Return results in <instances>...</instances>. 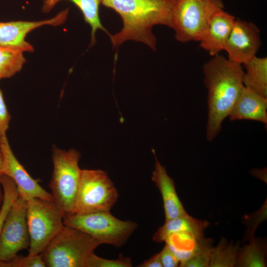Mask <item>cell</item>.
Here are the masks:
<instances>
[{
	"label": "cell",
	"mask_w": 267,
	"mask_h": 267,
	"mask_svg": "<svg viewBox=\"0 0 267 267\" xmlns=\"http://www.w3.org/2000/svg\"><path fill=\"white\" fill-rule=\"evenodd\" d=\"M64 0H44L41 10L43 13L49 12L60 1ZM72 2L80 10L85 21L91 27V43L92 45L96 42L95 34L97 30L110 34L101 23L99 15V7L101 0H68Z\"/></svg>",
	"instance_id": "cell-17"
},
{
	"label": "cell",
	"mask_w": 267,
	"mask_h": 267,
	"mask_svg": "<svg viewBox=\"0 0 267 267\" xmlns=\"http://www.w3.org/2000/svg\"><path fill=\"white\" fill-rule=\"evenodd\" d=\"M239 242H229L221 237L218 245L213 247L211 253L209 267H235Z\"/></svg>",
	"instance_id": "cell-20"
},
{
	"label": "cell",
	"mask_w": 267,
	"mask_h": 267,
	"mask_svg": "<svg viewBox=\"0 0 267 267\" xmlns=\"http://www.w3.org/2000/svg\"><path fill=\"white\" fill-rule=\"evenodd\" d=\"M11 116L5 103L3 96L0 89V136L6 135Z\"/></svg>",
	"instance_id": "cell-27"
},
{
	"label": "cell",
	"mask_w": 267,
	"mask_h": 267,
	"mask_svg": "<svg viewBox=\"0 0 267 267\" xmlns=\"http://www.w3.org/2000/svg\"><path fill=\"white\" fill-rule=\"evenodd\" d=\"M174 0H101L104 6L121 16L123 27L110 38L113 46L134 40L143 43L156 49V40L152 27L156 25L171 27Z\"/></svg>",
	"instance_id": "cell-2"
},
{
	"label": "cell",
	"mask_w": 267,
	"mask_h": 267,
	"mask_svg": "<svg viewBox=\"0 0 267 267\" xmlns=\"http://www.w3.org/2000/svg\"><path fill=\"white\" fill-rule=\"evenodd\" d=\"M63 223L89 234L100 245L116 247L124 245L137 227L135 222L120 220L110 211L72 214L63 219Z\"/></svg>",
	"instance_id": "cell-6"
},
{
	"label": "cell",
	"mask_w": 267,
	"mask_h": 267,
	"mask_svg": "<svg viewBox=\"0 0 267 267\" xmlns=\"http://www.w3.org/2000/svg\"><path fill=\"white\" fill-rule=\"evenodd\" d=\"M0 267H45L40 254L24 256L18 254L11 259L0 261Z\"/></svg>",
	"instance_id": "cell-26"
},
{
	"label": "cell",
	"mask_w": 267,
	"mask_h": 267,
	"mask_svg": "<svg viewBox=\"0 0 267 267\" xmlns=\"http://www.w3.org/2000/svg\"><path fill=\"white\" fill-rule=\"evenodd\" d=\"M118 197V191L106 172L82 169L72 214L110 211Z\"/></svg>",
	"instance_id": "cell-8"
},
{
	"label": "cell",
	"mask_w": 267,
	"mask_h": 267,
	"mask_svg": "<svg viewBox=\"0 0 267 267\" xmlns=\"http://www.w3.org/2000/svg\"><path fill=\"white\" fill-rule=\"evenodd\" d=\"M100 245L86 232L64 225L40 255L45 267H86L88 258Z\"/></svg>",
	"instance_id": "cell-3"
},
{
	"label": "cell",
	"mask_w": 267,
	"mask_h": 267,
	"mask_svg": "<svg viewBox=\"0 0 267 267\" xmlns=\"http://www.w3.org/2000/svg\"><path fill=\"white\" fill-rule=\"evenodd\" d=\"M139 267H163L160 258L159 253H158L152 257L143 261L139 265Z\"/></svg>",
	"instance_id": "cell-29"
},
{
	"label": "cell",
	"mask_w": 267,
	"mask_h": 267,
	"mask_svg": "<svg viewBox=\"0 0 267 267\" xmlns=\"http://www.w3.org/2000/svg\"><path fill=\"white\" fill-rule=\"evenodd\" d=\"M26 213L27 200L19 196L7 215L0 235V261L8 260L19 251L28 249Z\"/></svg>",
	"instance_id": "cell-9"
},
{
	"label": "cell",
	"mask_w": 267,
	"mask_h": 267,
	"mask_svg": "<svg viewBox=\"0 0 267 267\" xmlns=\"http://www.w3.org/2000/svg\"><path fill=\"white\" fill-rule=\"evenodd\" d=\"M30 237L28 255L40 254L64 226L63 215L53 200L32 198L27 200Z\"/></svg>",
	"instance_id": "cell-7"
},
{
	"label": "cell",
	"mask_w": 267,
	"mask_h": 267,
	"mask_svg": "<svg viewBox=\"0 0 267 267\" xmlns=\"http://www.w3.org/2000/svg\"><path fill=\"white\" fill-rule=\"evenodd\" d=\"M69 9H65L50 19L40 21L0 22V46L10 47L23 52H33L34 47L26 40L29 33L44 25L59 26L66 20Z\"/></svg>",
	"instance_id": "cell-12"
},
{
	"label": "cell",
	"mask_w": 267,
	"mask_h": 267,
	"mask_svg": "<svg viewBox=\"0 0 267 267\" xmlns=\"http://www.w3.org/2000/svg\"><path fill=\"white\" fill-rule=\"evenodd\" d=\"M203 72L208 90L206 137L212 141L221 132L244 87V71L241 65L218 54L204 65Z\"/></svg>",
	"instance_id": "cell-1"
},
{
	"label": "cell",
	"mask_w": 267,
	"mask_h": 267,
	"mask_svg": "<svg viewBox=\"0 0 267 267\" xmlns=\"http://www.w3.org/2000/svg\"><path fill=\"white\" fill-rule=\"evenodd\" d=\"M153 152L155 163L151 179L161 193L165 221L187 214L178 195L174 180L169 176L165 167L158 160L153 150Z\"/></svg>",
	"instance_id": "cell-14"
},
{
	"label": "cell",
	"mask_w": 267,
	"mask_h": 267,
	"mask_svg": "<svg viewBox=\"0 0 267 267\" xmlns=\"http://www.w3.org/2000/svg\"><path fill=\"white\" fill-rule=\"evenodd\" d=\"M213 242L212 238L204 237L200 239L192 255L180 263L179 267H209Z\"/></svg>",
	"instance_id": "cell-22"
},
{
	"label": "cell",
	"mask_w": 267,
	"mask_h": 267,
	"mask_svg": "<svg viewBox=\"0 0 267 267\" xmlns=\"http://www.w3.org/2000/svg\"><path fill=\"white\" fill-rule=\"evenodd\" d=\"M261 44L257 26L252 22L235 18L224 50L230 60L242 65L256 56Z\"/></svg>",
	"instance_id": "cell-11"
},
{
	"label": "cell",
	"mask_w": 267,
	"mask_h": 267,
	"mask_svg": "<svg viewBox=\"0 0 267 267\" xmlns=\"http://www.w3.org/2000/svg\"><path fill=\"white\" fill-rule=\"evenodd\" d=\"M161 262L163 267H177L179 266V261L166 244L159 252Z\"/></svg>",
	"instance_id": "cell-28"
},
{
	"label": "cell",
	"mask_w": 267,
	"mask_h": 267,
	"mask_svg": "<svg viewBox=\"0 0 267 267\" xmlns=\"http://www.w3.org/2000/svg\"><path fill=\"white\" fill-rule=\"evenodd\" d=\"M230 121L248 120L267 124V97L244 87L228 117Z\"/></svg>",
	"instance_id": "cell-15"
},
{
	"label": "cell",
	"mask_w": 267,
	"mask_h": 267,
	"mask_svg": "<svg viewBox=\"0 0 267 267\" xmlns=\"http://www.w3.org/2000/svg\"><path fill=\"white\" fill-rule=\"evenodd\" d=\"M3 168V156L2 151L0 146V179L1 176L3 175L2 172Z\"/></svg>",
	"instance_id": "cell-31"
},
{
	"label": "cell",
	"mask_w": 267,
	"mask_h": 267,
	"mask_svg": "<svg viewBox=\"0 0 267 267\" xmlns=\"http://www.w3.org/2000/svg\"><path fill=\"white\" fill-rule=\"evenodd\" d=\"M3 199L0 207V235L7 215L14 201L19 197L17 186L9 177L3 175L0 179Z\"/></svg>",
	"instance_id": "cell-23"
},
{
	"label": "cell",
	"mask_w": 267,
	"mask_h": 267,
	"mask_svg": "<svg viewBox=\"0 0 267 267\" xmlns=\"http://www.w3.org/2000/svg\"><path fill=\"white\" fill-rule=\"evenodd\" d=\"M0 146L3 156V174L14 181L19 196L26 200L32 198L53 200L51 194L44 189L17 159L6 135L0 136Z\"/></svg>",
	"instance_id": "cell-10"
},
{
	"label": "cell",
	"mask_w": 267,
	"mask_h": 267,
	"mask_svg": "<svg viewBox=\"0 0 267 267\" xmlns=\"http://www.w3.org/2000/svg\"><path fill=\"white\" fill-rule=\"evenodd\" d=\"M224 9L222 0H174L171 28L178 42L199 41L212 17Z\"/></svg>",
	"instance_id": "cell-5"
},
{
	"label": "cell",
	"mask_w": 267,
	"mask_h": 267,
	"mask_svg": "<svg viewBox=\"0 0 267 267\" xmlns=\"http://www.w3.org/2000/svg\"><path fill=\"white\" fill-rule=\"evenodd\" d=\"M250 174L254 177L263 181L267 183V168H254L250 171Z\"/></svg>",
	"instance_id": "cell-30"
},
{
	"label": "cell",
	"mask_w": 267,
	"mask_h": 267,
	"mask_svg": "<svg viewBox=\"0 0 267 267\" xmlns=\"http://www.w3.org/2000/svg\"><path fill=\"white\" fill-rule=\"evenodd\" d=\"M210 223L206 220L193 218L187 213L165 221V223L157 230L152 239L154 242H165L171 235L177 233H189L198 238L204 237V231Z\"/></svg>",
	"instance_id": "cell-16"
},
{
	"label": "cell",
	"mask_w": 267,
	"mask_h": 267,
	"mask_svg": "<svg viewBox=\"0 0 267 267\" xmlns=\"http://www.w3.org/2000/svg\"><path fill=\"white\" fill-rule=\"evenodd\" d=\"M235 20L234 16L224 9L215 13L199 41L200 47L212 56L220 54L224 50Z\"/></svg>",
	"instance_id": "cell-13"
},
{
	"label": "cell",
	"mask_w": 267,
	"mask_h": 267,
	"mask_svg": "<svg viewBox=\"0 0 267 267\" xmlns=\"http://www.w3.org/2000/svg\"><path fill=\"white\" fill-rule=\"evenodd\" d=\"M80 157V152L74 149L66 150L55 146L52 149L53 171L49 187L63 219L73 214L82 170L79 166Z\"/></svg>",
	"instance_id": "cell-4"
},
{
	"label": "cell",
	"mask_w": 267,
	"mask_h": 267,
	"mask_svg": "<svg viewBox=\"0 0 267 267\" xmlns=\"http://www.w3.org/2000/svg\"><path fill=\"white\" fill-rule=\"evenodd\" d=\"M132 262L130 257L121 254L116 259H107L92 253L88 258L86 267H131Z\"/></svg>",
	"instance_id": "cell-25"
},
{
	"label": "cell",
	"mask_w": 267,
	"mask_h": 267,
	"mask_svg": "<svg viewBox=\"0 0 267 267\" xmlns=\"http://www.w3.org/2000/svg\"><path fill=\"white\" fill-rule=\"evenodd\" d=\"M3 199V191L1 187V186L0 184V207L1 205Z\"/></svg>",
	"instance_id": "cell-32"
},
{
	"label": "cell",
	"mask_w": 267,
	"mask_h": 267,
	"mask_svg": "<svg viewBox=\"0 0 267 267\" xmlns=\"http://www.w3.org/2000/svg\"><path fill=\"white\" fill-rule=\"evenodd\" d=\"M267 219V199L262 206L255 212L245 215L242 218V222L245 226L243 242L253 238L255 233L261 223Z\"/></svg>",
	"instance_id": "cell-24"
},
{
	"label": "cell",
	"mask_w": 267,
	"mask_h": 267,
	"mask_svg": "<svg viewBox=\"0 0 267 267\" xmlns=\"http://www.w3.org/2000/svg\"><path fill=\"white\" fill-rule=\"evenodd\" d=\"M267 241L260 237H254L238 250L235 267H267Z\"/></svg>",
	"instance_id": "cell-19"
},
{
	"label": "cell",
	"mask_w": 267,
	"mask_h": 267,
	"mask_svg": "<svg viewBox=\"0 0 267 267\" xmlns=\"http://www.w3.org/2000/svg\"><path fill=\"white\" fill-rule=\"evenodd\" d=\"M22 51L0 46V80L13 76L26 62Z\"/></svg>",
	"instance_id": "cell-21"
},
{
	"label": "cell",
	"mask_w": 267,
	"mask_h": 267,
	"mask_svg": "<svg viewBox=\"0 0 267 267\" xmlns=\"http://www.w3.org/2000/svg\"><path fill=\"white\" fill-rule=\"evenodd\" d=\"M243 65L244 86L267 97V58L256 56Z\"/></svg>",
	"instance_id": "cell-18"
}]
</instances>
